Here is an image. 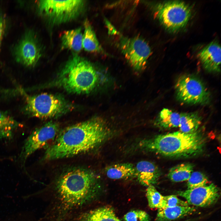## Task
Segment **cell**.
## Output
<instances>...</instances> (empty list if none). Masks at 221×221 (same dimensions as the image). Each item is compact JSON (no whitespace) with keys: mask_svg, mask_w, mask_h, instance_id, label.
<instances>
[{"mask_svg":"<svg viewBox=\"0 0 221 221\" xmlns=\"http://www.w3.org/2000/svg\"><path fill=\"white\" fill-rule=\"evenodd\" d=\"M204 68L213 72L220 71L221 49L216 41H213L203 48L198 54Z\"/></svg>","mask_w":221,"mask_h":221,"instance_id":"cell-13","label":"cell"},{"mask_svg":"<svg viewBox=\"0 0 221 221\" xmlns=\"http://www.w3.org/2000/svg\"><path fill=\"white\" fill-rule=\"evenodd\" d=\"M111 132L103 119L95 117L65 128L47 148L43 159L72 157L91 151L107 140Z\"/></svg>","mask_w":221,"mask_h":221,"instance_id":"cell-1","label":"cell"},{"mask_svg":"<svg viewBox=\"0 0 221 221\" xmlns=\"http://www.w3.org/2000/svg\"><path fill=\"white\" fill-rule=\"evenodd\" d=\"M22 125L4 112L0 111V138L5 140L12 138L14 132Z\"/></svg>","mask_w":221,"mask_h":221,"instance_id":"cell-21","label":"cell"},{"mask_svg":"<svg viewBox=\"0 0 221 221\" xmlns=\"http://www.w3.org/2000/svg\"><path fill=\"white\" fill-rule=\"evenodd\" d=\"M14 54L17 61L27 66H33L41 56L40 48L32 31L26 32L15 47Z\"/></svg>","mask_w":221,"mask_h":221,"instance_id":"cell-12","label":"cell"},{"mask_svg":"<svg viewBox=\"0 0 221 221\" xmlns=\"http://www.w3.org/2000/svg\"><path fill=\"white\" fill-rule=\"evenodd\" d=\"M207 138L201 130L192 133L177 131L145 139L138 143L141 149L172 158L192 157L204 151Z\"/></svg>","mask_w":221,"mask_h":221,"instance_id":"cell-2","label":"cell"},{"mask_svg":"<svg viewBox=\"0 0 221 221\" xmlns=\"http://www.w3.org/2000/svg\"><path fill=\"white\" fill-rule=\"evenodd\" d=\"M97 81V72L93 65L76 55L67 62L57 76L55 83L69 93L82 94L92 91Z\"/></svg>","mask_w":221,"mask_h":221,"instance_id":"cell-4","label":"cell"},{"mask_svg":"<svg viewBox=\"0 0 221 221\" xmlns=\"http://www.w3.org/2000/svg\"><path fill=\"white\" fill-rule=\"evenodd\" d=\"M83 36L80 28L64 32L61 38L62 48L76 52H80L83 48Z\"/></svg>","mask_w":221,"mask_h":221,"instance_id":"cell-17","label":"cell"},{"mask_svg":"<svg viewBox=\"0 0 221 221\" xmlns=\"http://www.w3.org/2000/svg\"><path fill=\"white\" fill-rule=\"evenodd\" d=\"M164 208L189 205L186 201L179 199L176 195H172L164 196Z\"/></svg>","mask_w":221,"mask_h":221,"instance_id":"cell-27","label":"cell"},{"mask_svg":"<svg viewBox=\"0 0 221 221\" xmlns=\"http://www.w3.org/2000/svg\"><path fill=\"white\" fill-rule=\"evenodd\" d=\"M146 195L149 207L157 209L164 207V196L161 194L153 185L147 187Z\"/></svg>","mask_w":221,"mask_h":221,"instance_id":"cell-24","label":"cell"},{"mask_svg":"<svg viewBox=\"0 0 221 221\" xmlns=\"http://www.w3.org/2000/svg\"><path fill=\"white\" fill-rule=\"evenodd\" d=\"M207 177L199 171L193 172L187 180V189H191L204 186L209 184Z\"/></svg>","mask_w":221,"mask_h":221,"instance_id":"cell-25","label":"cell"},{"mask_svg":"<svg viewBox=\"0 0 221 221\" xmlns=\"http://www.w3.org/2000/svg\"><path fill=\"white\" fill-rule=\"evenodd\" d=\"M178 127L180 131L189 134L194 133L199 130L201 123L202 118L196 112L180 114Z\"/></svg>","mask_w":221,"mask_h":221,"instance_id":"cell-18","label":"cell"},{"mask_svg":"<svg viewBox=\"0 0 221 221\" xmlns=\"http://www.w3.org/2000/svg\"><path fill=\"white\" fill-rule=\"evenodd\" d=\"M135 177L142 185L148 187L156 183L159 179L161 172L153 163L147 161L138 162L135 166Z\"/></svg>","mask_w":221,"mask_h":221,"instance_id":"cell-14","label":"cell"},{"mask_svg":"<svg viewBox=\"0 0 221 221\" xmlns=\"http://www.w3.org/2000/svg\"><path fill=\"white\" fill-rule=\"evenodd\" d=\"M6 27L5 20L0 13V38H2Z\"/></svg>","mask_w":221,"mask_h":221,"instance_id":"cell-28","label":"cell"},{"mask_svg":"<svg viewBox=\"0 0 221 221\" xmlns=\"http://www.w3.org/2000/svg\"><path fill=\"white\" fill-rule=\"evenodd\" d=\"M2 38H0V47L1 46V40Z\"/></svg>","mask_w":221,"mask_h":221,"instance_id":"cell-29","label":"cell"},{"mask_svg":"<svg viewBox=\"0 0 221 221\" xmlns=\"http://www.w3.org/2000/svg\"><path fill=\"white\" fill-rule=\"evenodd\" d=\"M159 21L167 30L176 32L184 28L191 15L189 6L179 1H171L159 4L155 10Z\"/></svg>","mask_w":221,"mask_h":221,"instance_id":"cell-6","label":"cell"},{"mask_svg":"<svg viewBox=\"0 0 221 221\" xmlns=\"http://www.w3.org/2000/svg\"><path fill=\"white\" fill-rule=\"evenodd\" d=\"M106 173L109 178L112 179H126L135 177V166L129 163L110 165L106 169Z\"/></svg>","mask_w":221,"mask_h":221,"instance_id":"cell-16","label":"cell"},{"mask_svg":"<svg viewBox=\"0 0 221 221\" xmlns=\"http://www.w3.org/2000/svg\"><path fill=\"white\" fill-rule=\"evenodd\" d=\"M84 27V32L83 36V48L89 52H103L94 31L87 20L85 22Z\"/></svg>","mask_w":221,"mask_h":221,"instance_id":"cell-19","label":"cell"},{"mask_svg":"<svg viewBox=\"0 0 221 221\" xmlns=\"http://www.w3.org/2000/svg\"><path fill=\"white\" fill-rule=\"evenodd\" d=\"M57 123L50 121L33 131L25 140L19 157L23 162L36 151L54 141L59 132Z\"/></svg>","mask_w":221,"mask_h":221,"instance_id":"cell-9","label":"cell"},{"mask_svg":"<svg viewBox=\"0 0 221 221\" xmlns=\"http://www.w3.org/2000/svg\"><path fill=\"white\" fill-rule=\"evenodd\" d=\"M196 207L190 205L167 207L158 209L156 221H171L192 214Z\"/></svg>","mask_w":221,"mask_h":221,"instance_id":"cell-15","label":"cell"},{"mask_svg":"<svg viewBox=\"0 0 221 221\" xmlns=\"http://www.w3.org/2000/svg\"><path fill=\"white\" fill-rule=\"evenodd\" d=\"M175 89L178 99L191 104H206L209 102V92L203 83L192 75H184L177 79Z\"/></svg>","mask_w":221,"mask_h":221,"instance_id":"cell-8","label":"cell"},{"mask_svg":"<svg viewBox=\"0 0 221 221\" xmlns=\"http://www.w3.org/2000/svg\"><path fill=\"white\" fill-rule=\"evenodd\" d=\"M96 178L88 170L77 168L63 174L56 187L62 200L71 206L81 205L91 199L96 190Z\"/></svg>","mask_w":221,"mask_h":221,"instance_id":"cell-3","label":"cell"},{"mask_svg":"<svg viewBox=\"0 0 221 221\" xmlns=\"http://www.w3.org/2000/svg\"><path fill=\"white\" fill-rule=\"evenodd\" d=\"M20 91L25 99V112L31 116L43 119L56 118L72 109L71 105L59 95L44 93L30 95L22 89Z\"/></svg>","mask_w":221,"mask_h":221,"instance_id":"cell-5","label":"cell"},{"mask_svg":"<svg viewBox=\"0 0 221 221\" xmlns=\"http://www.w3.org/2000/svg\"><path fill=\"white\" fill-rule=\"evenodd\" d=\"M125 221H150L149 215L145 211L140 210L131 211L123 216Z\"/></svg>","mask_w":221,"mask_h":221,"instance_id":"cell-26","label":"cell"},{"mask_svg":"<svg viewBox=\"0 0 221 221\" xmlns=\"http://www.w3.org/2000/svg\"><path fill=\"white\" fill-rule=\"evenodd\" d=\"M177 194L184 199L190 206L204 207L216 203L220 197V192L215 184L211 183L204 186L179 191Z\"/></svg>","mask_w":221,"mask_h":221,"instance_id":"cell-11","label":"cell"},{"mask_svg":"<svg viewBox=\"0 0 221 221\" xmlns=\"http://www.w3.org/2000/svg\"><path fill=\"white\" fill-rule=\"evenodd\" d=\"M194 166L190 163H184L171 168L168 174L172 181L179 182L188 180L193 172Z\"/></svg>","mask_w":221,"mask_h":221,"instance_id":"cell-23","label":"cell"},{"mask_svg":"<svg viewBox=\"0 0 221 221\" xmlns=\"http://www.w3.org/2000/svg\"><path fill=\"white\" fill-rule=\"evenodd\" d=\"M82 221H122L112 208L104 206L94 209L87 214Z\"/></svg>","mask_w":221,"mask_h":221,"instance_id":"cell-20","label":"cell"},{"mask_svg":"<svg viewBox=\"0 0 221 221\" xmlns=\"http://www.w3.org/2000/svg\"><path fill=\"white\" fill-rule=\"evenodd\" d=\"M83 0H40V12L50 21L59 24L68 21L77 17L83 10Z\"/></svg>","mask_w":221,"mask_h":221,"instance_id":"cell-7","label":"cell"},{"mask_svg":"<svg viewBox=\"0 0 221 221\" xmlns=\"http://www.w3.org/2000/svg\"><path fill=\"white\" fill-rule=\"evenodd\" d=\"M119 45L125 58L135 69L141 70L145 68L151 51L144 40L138 37H122Z\"/></svg>","mask_w":221,"mask_h":221,"instance_id":"cell-10","label":"cell"},{"mask_svg":"<svg viewBox=\"0 0 221 221\" xmlns=\"http://www.w3.org/2000/svg\"><path fill=\"white\" fill-rule=\"evenodd\" d=\"M180 116V114L165 108L160 111L156 123L158 127L164 129L178 127Z\"/></svg>","mask_w":221,"mask_h":221,"instance_id":"cell-22","label":"cell"}]
</instances>
